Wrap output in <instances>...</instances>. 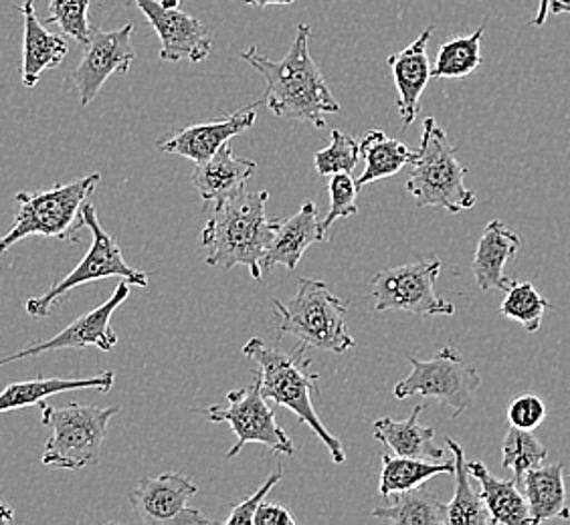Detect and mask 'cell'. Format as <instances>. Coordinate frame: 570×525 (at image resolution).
<instances>
[{"mask_svg":"<svg viewBox=\"0 0 570 525\" xmlns=\"http://www.w3.org/2000/svg\"><path fill=\"white\" fill-rule=\"evenodd\" d=\"M309 24H297L296 39L282 61L262 56L253 44L242 59L265 79V106L282 120L309 121L324 130L326 116L341 113L338 99L332 96L314 57L309 56Z\"/></svg>","mask_w":570,"mask_h":525,"instance_id":"cell-1","label":"cell"},{"mask_svg":"<svg viewBox=\"0 0 570 525\" xmlns=\"http://www.w3.org/2000/svg\"><path fill=\"white\" fill-rule=\"evenodd\" d=\"M267 190L247 192L220 202L200 235L205 262L227 271L243 265L255 281L264 279V257L279 219L267 217Z\"/></svg>","mask_w":570,"mask_h":525,"instance_id":"cell-2","label":"cell"},{"mask_svg":"<svg viewBox=\"0 0 570 525\" xmlns=\"http://www.w3.org/2000/svg\"><path fill=\"white\" fill-rule=\"evenodd\" d=\"M304 344H299L294 351H282L265 344L262 338H252L243 346V354L253 361V376L265 398L289 408L302 423H306L326 445L332 460L342 465L346 460V450L320 420L314 408V398L320 394V376L312 370V360L304 358Z\"/></svg>","mask_w":570,"mask_h":525,"instance_id":"cell-3","label":"cell"},{"mask_svg":"<svg viewBox=\"0 0 570 525\" xmlns=\"http://www.w3.org/2000/svg\"><path fill=\"white\" fill-rule=\"evenodd\" d=\"M101 175H89L69 185L19 192L14 197V225L7 235H0V255L9 251L27 237H47L79 242V232L86 227L83 205L96 192Z\"/></svg>","mask_w":570,"mask_h":525,"instance_id":"cell-4","label":"cell"},{"mask_svg":"<svg viewBox=\"0 0 570 525\" xmlns=\"http://www.w3.org/2000/svg\"><path fill=\"white\" fill-rule=\"evenodd\" d=\"M296 296L274 299L279 331L299 339L306 348L344 354L356 346L348 329V304L326 281L302 277Z\"/></svg>","mask_w":570,"mask_h":525,"instance_id":"cell-5","label":"cell"},{"mask_svg":"<svg viewBox=\"0 0 570 525\" xmlns=\"http://www.w3.org/2000/svg\"><path fill=\"white\" fill-rule=\"evenodd\" d=\"M413 170L406 180V192L419 208L435 207L460 215L475 207L478 197L465 187L468 168L458 160V148L450 142L435 118L423 123L421 146Z\"/></svg>","mask_w":570,"mask_h":525,"instance_id":"cell-6","label":"cell"},{"mask_svg":"<svg viewBox=\"0 0 570 525\" xmlns=\"http://www.w3.org/2000/svg\"><path fill=\"white\" fill-rule=\"evenodd\" d=\"M120 406L73 405L49 406L41 403V423L51 428L45 447L43 463L57 469H83L98 465L101 445L108 435L111 418Z\"/></svg>","mask_w":570,"mask_h":525,"instance_id":"cell-7","label":"cell"},{"mask_svg":"<svg viewBox=\"0 0 570 525\" xmlns=\"http://www.w3.org/2000/svg\"><path fill=\"white\" fill-rule=\"evenodd\" d=\"M83 219L94 237L88 255L77 262L76 269L71 274L51 285V289L47 294L41 297H29L24 309L31 318H47L51 314V309L59 304V299H63L71 289H76L79 285L94 284V281H101L108 277H120L124 281H128L130 285H140V287L148 285V274L136 269L124 259L120 245L114 241L110 232L101 227L98 210L89 200L83 205Z\"/></svg>","mask_w":570,"mask_h":525,"instance_id":"cell-8","label":"cell"},{"mask_svg":"<svg viewBox=\"0 0 570 525\" xmlns=\"http://www.w3.org/2000/svg\"><path fill=\"white\" fill-rule=\"evenodd\" d=\"M439 274L441 261L435 257H423L401 267L379 271L371 281L374 309H396L421 318L453 316L455 306L435 291Z\"/></svg>","mask_w":570,"mask_h":525,"instance_id":"cell-9","label":"cell"},{"mask_svg":"<svg viewBox=\"0 0 570 525\" xmlns=\"http://www.w3.org/2000/svg\"><path fill=\"white\" fill-rule=\"evenodd\" d=\"M411 374L405 380L396 384L395 398L423 396L433 398L443 406H450L453 416L465 413L475 400V394L482 386L480 373L465 364L455 348H443L431 360H419L415 356L409 358Z\"/></svg>","mask_w":570,"mask_h":525,"instance_id":"cell-10","label":"cell"},{"mask_svg":"<svg viewBox=\"0 0 570 525\" xmlns=\"http://www.w3.org/2000/svg\"><path fill=\"white\" fill-rule=\"evenodd\" d=\"M229 406L213 405L205 408L210 423H229L237 443L227 453V459H235L242 453L245 445H264L279 455H296L294 440L285 433L284 428L277 425L275 413L267 405V398L262 394L259 383L230 390L227 393Z\"/></svg>","mask_w":570,"mask_h":525,"instance_id":"cell-11","label":"cell"},{"mask_svg":"<svg viewBox=\"0 0 570 525\" xmlns=\"http://www.w3.org/2000/svg\"><path fill=\"white\" fill-rule=\"evenodd\" d=\"M198 487L193 479L178 473H163L158 477H142L128 499L142 524L148 525H203L213 524L207 515L188 507Z\"/></svg>","mask_w":570,"mask_h":525,"instance_id":"cell-12","label":"cell"},{"mask_svg":"<svg viewBox=\"0 0 570 525\" xmlns=\"http://www.w3.org/2000/svg\"><path fill=\"white\" fill-rule=\"evenodd\" d=\"M128 297H130V284L121 279V284H118L116 291L111 294L108 301H104L96 309L79 316L76 321H71L66 329H61L53 338L27 344L24 348L14 351L11 356L0 358V368L7 366V364H12V361L41 356L45 351L83 350V348H98L101 351L114 350L116 344H118V334L111 328V316Z\"/></svg>","mask_w":570,"mask_h":525,"instance_id":"cell-13","label":"cell"},{"mask_svg":"<svg viewBox=\"0 0 570 525\" xmlns=\"http://www.w3.org/2000/svg\"><path fill=\"white\" fill-rule=\"evenodd\" d=\"M132 33V24H124L116 31H91L86 53L73 73V83L79 91L81 106H89L98 98L104 83L111 76H126L130 71L136 59Z\"/></svg>","mask_w":570,"mask_h":525,"instance_id":"cell-14","label":"cell"},{"mask_svg":"<svg viewBox=\"0 0 570 525\" xmlns=\"http://www.w3.org/2000/svg\"><path fill=\"white\" fill-rule=\"evenodd\" d=\"M160 39V59L168 63H198L213 51V34L205 22L187 12L166 9L160 0H132Z\"/></svg>","mask_w":570,"mask_h":525,"instance_id":"cell-15","label":"cell"},{"mask_svg":"<svg viewBox=\"0 0 570 525\" xmlns=\"http://www.w3.org/2000/svg\"><path fill=\"white\" fill-rule=\"evenodd\" d=\"M257 106L253 103L245 110L235 111L217 120L203 121L197 126H188L185 130L176 131L158 140L156 148L160 152L176 153L193 160L195 165L207 162L215 156L223 143L230 142V138L239 136L243 131L252 130L257 120Z\"/></svg>","mask_w":570,"mask_h":525,"instance_id":"cell-16","label":"cell"},{"mask_svg":"<svg viewBox=\"0 0 570 525\" xmlns=\"http://www.w3.org/2000/svg\"><path fill=\"white\" fill-rule=\"evenodd\" d=\"M433 33H435V29L428 27L413 43L386 59V63L393 71V79H395L396 93H399L396 106H399V113L403 118V128H411L413 121L417 120L419 111H421V106H419L421 96L431 81L428 44Z\"/></svg>","mask_w":570,"mask_h":525,"instance_id":"cell-17","label":"cell"},{"mask_svg":"<svg viewBox=\"0 0 570 525\" xmlns=\"http://www.w3.org/2000/svg\"><path fill=\"white\" fill-rule=\"evenodd\" d=\"M326 241V232L322 230L318 220V208L306 200L294 217L279 220L269 247L265 251L264 269H274L275 265H284L285 269L294 271L304 252L314 242Z\"/></svg>","mask_w":570,"mask_h":525,"instance_id":"cell-18","label":"cell"},{"mask_svg":"<svg viewBox=\"0 0 570 525\" xmlns=\"http://www.w3.org/2000/svg\"><path fill=\"white\" fill-rule=\"evenodd\" d=\"M257 165L249 158L233 153L230 143H223L207 162H200L193 172V187L205 202H225L245 190L247 180L255 175Z\"/></svg>","mask_w":570,"mask_h":525,"instance_id":"cell-19","label":"cell"},{"mask_svg":"<svg viewBox=\"0 0 570 525\" xmlns=\"http://www.w3.org/2000/svg\"><path fill=\"white\" fill-rule=\"evenodd\" d=\"M522 247L515 230L510 229L502 220H492L485 225L482 239L473 255L472 271L475 284L482 291H508L514 279L504 274L505 262L514 259Z\"/></svg>","mask_w":570,"mask_h":525,"instance_id":"cell-20","label":"cell"},{"mask_svg":"<svg viewBox=\"0 0 570 525\" xmlns=\"http://www.w3.org/2000/svg\"><path fill=\"white\" fill-rule=\"evenodd\" d=\"M24 21L22 34L21 77L24 88H35L47 69H56L67 57V41L61 34L47 31L45 22L37 19L33 0H24L21 9Z\"/></svg>","mask_w":570,"mask_h":525,"instance_id":"cell-21","label":"cell"},{"mask_svg":"<svg viewBox=\"0 0 570 525\" xmlns=\"http://www.w3.org/2000/svg\"><path fill=\"white\" fill-rule=\"evenodd\" d=\"M114 380H116V374L106 370L89 378H35L24 383H12L0 393V415L41 405L49 396L71 393V390L110 393Z\"/></svg>","mask_w":570,"mask_h":525,"instance_id":"cell-22","label":"cell"},{"mask_svg":"<svg viewBox=\"0 0 570 525\" xmlns=\"http://www.w3.org/2000/svg\"><path fill=\"white\" fill-rule=\"evenodd\" d=\"M425 406L413 408L406 420L393 418H379L374 420L373 435L399 457H413V459L441 460L445 450L435 445V428L425 427L419 423V416Z\"/></svg>","mask_w":570,"mask_h":525,"instance_id":"cell-23","label":"cell"},{"mask_svg":"<svg viewBox=\"0 0 570 525\" xmlns=\"http://www.w3.org/2000/svg\"><path fill=\"white\" fill-rule=\"evenodd\" d=\"M520 489L527 497L532 525L544 524L549 519H570L564 473L560 463H542L537 469L528 470Z\"/></svg>","mask_w":570,"mask_h":525,"instance_id":"cell-24","label":"cell"},{"mask_svg":"<svg viewBox=\"0 0 570 525\" xmlns=\"http://www.w3.org/2000/svg\"><path fill=\"white\" fill-rule=\"evenodd\" d=\"M472 479L480 483L485 507L492 517V525L532 524L527 497L514 479L502 482L494 477L483 460H468Z\"/></svg>","mask_w":570,"mask_h":525,"instance_id":"cell-25","label":"cell"},{"mask_svg":"<svg viewBox=\"0 0 570 525\" xmlns=\"http://www.w3.org/2000/svg\"><path fill=\"white\" fill-rule=\"evenodd\" d=\"M361 156L364 158V172L356 178V187L362 190L376 180L395 176L413 165L417 152H411L405 143L389 138L383 130H368L362 136Z\"/></svg>","mask_w":570,"mask_h":525,"instance_id":"cell-26","label":"cell"},{"mask_svg":"<svg viewBox=\"0 0 570 525\" xmlns=\"http://www.w3.org/2000/svg\"><path fill=\"white\" fill-rule=\"evenodd\" d=\"M373 517L399 525H443L448 524V505L428 487L419 485L415 489L395 493V502L376 507Z\"/></svg>","mask_w":570,"mask_h":525,"instance_id":"cell-27","label":"cell"},{"mask_svg":"<svg viewBox=\"0 0 570 525\" xmlns=\"http://www.w3.org/2000/svg\"><path fill=\"white\" fill-rule=\"evenodd\" d=\"M455 463V495L448 504V524L451 525H492V517L485 507L482 493L475 492L472 485V475L468 469L465 450L455 438L445 440Z\"/></svg>","mask_w":570,"mask_h":525,"instance_id":"cell-28","label":"cell"},{"mask_svg":"<svg viewBox=\"0 0 570 525\" xmlns=\"http://www.w3.org/2000/svg\"><path fill=\"white\" fill-rule=\"evenodd\" d=\"M455 463H438V460L413 459V457H399V455H383V470L379 493L383 497H393L395 493L415 489L425 485L429 479L439 475H453Z\"/></svg>","mask_w":570,"mask_h":525,"instance_id":"cell-29","label":"cell"},{"mask_svg":"<svg viewBox=\"0 0 570 525\" xmlns=\"http://www.w3.org/2000/svg\"><path fill=\"white\" fill-rule=\"evenodd\" d=\"M485 22L468 37H453L439 47L435 63L431 67V79H463L472 76L482 66V39Z\"/></svg>","mask_w":570,"mask_h":525,"instance_id":"cell-30","label":"cell"},{"mask_svg":"<svg viewBox=\"0 0 570 525\" xmlns=\"http://www.w3.org/2000/svg\"><path fill=\"white\" fill-rule=\"evenodd\" d=\"M547 459H549V449L534 437L532 430L510 427L505 433L504 443H502V465L505 469L514 470V482L518 483V487L522 485L528 470L537 469L542 463H547Z\"/></svg>","mask_w":570,"mask_h":525,"instance_id":"cell-31","label":"cell"},{"mask_svg":"<svg viewBox=\"0 0 570 525\" xmlns=\"http://www.w3.org/2000/svg\"><path fill=\"white\" fill-rule=\"evenodd\" d=\"M547 309H552L549 299L540 296L530 281H514L505 291V299L500 306V314L508 319L522 324L527 331L534 334L540 329Z\"/></svg>","mask_w":570,"mask_h":525,"instance_id":"cell-32","label":"cell"},{"mask_svg":"<svg viewBox=\"0 0 570 525\" xmlns=\"http://www.w3.org/2000/svg\"><path fill=\"white\" fill-rule=\"evenodd\" d=\"M358 160H361V143L348 133L334 130L328 148L320 150L314 156V168L320 176L338 175V172L352 175V170L358 166Z\"/></svg>","mask_w":570,"mask_h":525,"instance_id":"cell-33","label":"cell"},{"mask_svg":"<svg viewBox=\"0 0 570 525\" xmlns=\"http://www.w3.org/2000/svg\"><path fill=\"white\" fill-rule=\"evenodd\" d=\"M89 7L91 0H51L45 24L56 22L61 33L71 37L77 43L88 44L94 31L89 24Z\"/></svg>","mask_w":570,"mask_h":525,"instance_id":"cell-34","label":"cell"},{"mask_svg":"<svg viewBox=\"0 0 570 525\" xmlns=\"http://www.w3.org/2000/svg\"><path fill=\"white\" fill-rule=\"evenodd\" d=\"M358 192H361V190L356 187V180L352 178V175H346V172L332 175V180H330L328 185V215L322 220V230H324L326 235H328L330 227H332L336 220L358 215V205H356Z\"/></svg>","mask_w":570,"mask_h":525,"instance_id":"cell-35","label":"cell"},{"mask_svg":"<svg viewBox=\"0 0 570 525\" xmlns=\"http://www.w3.org/2000/svg\"><path fill=\"white\" fill-rule=\"evenodd\" d=\"M547 405L537 393L515 394L514 400L508 406L510 427L522 430H534L547 420Z\"/></svg>","mask_w":570,"mask_h":525,"instance_id":"cell-36","label":"cell"},{"mask_svg":"<svg viewBox=\"0 0 570 525\" xmlns=\"http://www.w3.org/2000/svg\"><path fill=\"white\" fill-rule=\"evenodd\" d=\"M282 467H277V469L265 479L264 485L257 489V492L253 493L252 497H247L245 502H242L239 505H235L233 509H230V515L225 519V524L227 525H247L253 524V515L257 512V507L264 504L265 497H267V493L274 489L277 483L282 482Z\"/></svg>","mask_w":570,"mask_h":525,"instance_id":"cell-37","label":"cell"},{"mask_svg":"<svg viewBox=\"0 0 570 525\" xmlns=\"http://www.w3.org/2000/svg\"><path fill=\"white\" fill-rule=\"evenodd\" d=\"M253 525H296V517L284 505L264 502L253 515Z\"/></svg>","mask_w":570,"mask_h":525,"instance_id":"cell-38","label":"cell"},{"mask_svg":"<svg viewBox=\"0 0 570 525\" xmlns=\"http://www.w3.org/2000/svg\"><path fill=\"white\" fill-rule=\"evenodd\" d=\"M550 12V0H540L538 2V11L534 17H532V22L530 24H534V27H542L547 19H549Z\"/></svg>","mask_w":570,"mask_h":525,"instance_id":"cell-39","label":"cell"},{"mask_svg":"<svg viewBox=\"0 0 570 525\" xmlns=\"http://www.w3.org/2000/svg\"><path fill=\"white\" fill-rule=\"evenodd\" d=\"M243 2L249 4V7L264 9V7H289V4H294L296 0H243Z\"/></svg>","mask_w":570,"mask_h":525,"instance_id":"cell-40","label":"cell"},{"mask_svg":"<svg viewBox=\"0 0 570 525\" xmlns=\"http://www.w3.org/2000/svg\"><path fill=\"white\" fill-rule=\"evenodd\" d=\"M14 522V509L11 505L0 502V525L12 524Z\"/></svg>","mask_w":570,"mask_h":525,"instance_id":"cell-41","label":"cell"},{"mask_svg":"<svg viewBox=\"0 0 570 525\" xmlns=\"http://www.w3.org/2000/svg\"><path fill=\"white\" fill-rule=\"evenodd\" d=\"M550 12L570 14V0H554V2H550Z\"/></svg>","mask_w":570,"mask_h":525,"instance_id":"cell-42","label":"cell"}]
</instances>
